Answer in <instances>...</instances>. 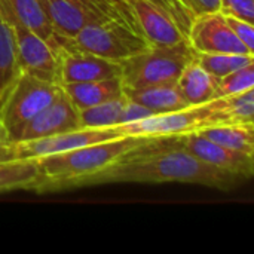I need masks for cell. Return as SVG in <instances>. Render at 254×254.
<instances>
[{"label":"cell","mask_w":254,"mask_h":254,"mask_svg":"<svg viewBox=\"0 0 254 254\" xmlns=\"http://www.w3.org/2000/svg\"><path fill=\"white\" fill-rule=\"evenodd\" d=\"M241 182L244 179L198 159L182 137H167L149 138L103 170L68 183L65 190L106 183H189L231 190Z\"/></svg>","instance_id":"cell-1"},{"label":"cell","mask_w":254,"mask_h":254,"mask_svg":"<svg viewBox=\"0 0 254 254\" xmlns=\"http://www.w3.org/2000/svg\"><path fill=\"white\" fill-rule=\"evenodd\" d=\"M147 140V137H119L34 159L40 177L31 192L65 190L68 183L103 170L121 155Z\"/></svg>","instance_id":"cell-2"},{"label":"cell","mask_w":254,"mask_h":254,"mask_svg":"<svg viewBox=\"0 0 254 254\" xmlns=\"http://www.w3.org/2000/svg\"><path fill=\"white\" fill-rule=\"evenodd\" d=\"M51 45L54 48L79 49L116 63L150 48L143 34L127 22L116 19L86 24L74 37H64L57 33Z\"/></svg>","instance_id":"cell-3"},{"label":"cell","mask_w":254,"mask_h":254,"mask_svg":"<svg viewBox=\"0 0 254 254\" xmlns=\"http://www.w3.org/2000/svg\"><path fill=\"white\" fill-rule=\"evenodd\" d=\"M196 58L189 40L173 46H150L146 51L121 61L124 88H143L177 82L183 68Z\"/></svg>","instance_id":"cell-4"},{"label":"cell","mask_w":254,"mask_h":254,"mask_svg":"<svg viewBox=\"0 0 254 254\" xmlns=\"http://www.w3.org/2000/svg\"><path fill=\"white\" fill-rule=\"evenodd\" d=\"M225 125L217 100H211L202 106L188 107L183 110L155 115L137 122L124 124L112 128L119 137H147L167 138L182 137L192 132H199L208 127Z\"/></svg>","instance_id":"cell-5"},{"label":"cell","mask_w":254,"mask_h":254,"mask_svg":"<svg viewBox=\"0 0 254 254\" xmlns=\"http://www.w3.org/2000/svg\"><path fill=\"white\" fill-rule=\"evenodd\" d=\"M60 92L61 85L21 73L0 107V118L7 131L9 143L16 141L28 121L48 107Z\"/></svg>","instance_id":"cell-6"},{"label":"cell","mask_w":254,"mask_h":254,"mask_svg":"<svg viewBox=\"0 0 254 254\" xmlns=\"http://www.w3.org/2000/svg\"><path fill=\"white\" fill-rule=\"evenodd\" d=\"M137 28L150 46H173L188 40L190 16L176 0H131Z\"/></svg>","instance_id":"cell-7"},{"label":"cell","mask_w":254,"mask_h":254,"mask_svg":"<svg viewBox=\"0 0 254 254\" xmlns=\"http://www.w3.org/2000/svg\"><path fill=\"white\" fill-rule=\"evenodd\" d=\"M119 138V135L112 129H74L68 132H61L51 137L24 140L7 143L0 147V161H15V159H39L43 156L61 153L70 149L101 143L107 140Z\"/></svg>","instance_id":"cell-8"},{"label":"cell","mask_w":254,"mask_h":254,"mask_svg":"<svg viewBox=\"0 0 254 254\" xmlns=\"http://www.w3.org/2000/svg\"><path fill=\"white\" fill-rule=\"evenodd\" d=\"M1 15L13 28L16 40V55L21 73L37 77L43 82L60 83V55L58 51L43 37L24 27L15 18L0 9Z\"/></svg>","instance_id":"cell-9"},{"label":"cell","mask_w":254,"mask_h":254,"mask_svg":"<svg viewBox=\"0 0 254 254\" xmlns=\"http://www.w3.org/2000/svg\"><path fill=\"white\" fill-rule=\"evenodd\" d=\"M188 40L195 52L254 55L234 34L220 10L193 16L188 27Z\"/></svg>","instance_id":"cell-10"},{"label":"cell","mask_w":254,"mask_h":254,"mask_svg":"<svg viewBox=\"0 0 254 254\" xmlns=\"http://www.w3.org/2000/svg\"><path fill=\"white\" fill-rule=\"evenodd\" d=\"M185 147L202 162L216 167L222 171L235 174L244 180L252 179L254 174V156L246 155L225 146H220L199 132L182 135Z\"/></svg>","instance_id":"cell-11"},{"label":"cell","mask_w":254,"mask_h":254,"mask_svg":"<svg viewBox=\"0 0 254 254\" xmlns=\"http://www.w3.org/2000/svg\"><path fill=\"white\" fill-rule=\"evenodd\" d=\"M60 55V83L121 77V63L71 48H55Z\"/></svg>","instance_id":"cell-12"},{"label":"cell","mask_w":254,"mask_h":254,"mask_svg":"<svg viewBox=\"0 0 254 254\" xmlns=\"http://www.w3.org/2000/svg\"><path fill=\"white\" fill-rule=\"evenodd\" d=\"M74 129H80L79 110L71 104V101L67 98L61 88L58 97L40 113H37L31 121H28L16 141L51 137Z\"/></svg>","instance_id":"cell-13"},{"label":"cell","mask_w":254,"mask_h":254,"mask_svg":"<svg viewBox=\"0 0 254 254\" xmlns=\"http://www.w3.org/2000/svg\"><path fill=\"white\" fill-rule=\"evenodd\" d=\"M124 94L128 100L147 107L155 115L171 113L189 107L177 86V82L158 83L143 88H124Z\"/></svg>","instance_id":"cell-14"},{"label":"cell","mask_w":254,"mask_h":254,"mask_svg":"<svg viewBox=\"0 0 254 254\" xmlns=\"http://www.w3.org/2000/svg\"><path fill=\"white\" fill-rule=\"evenodd\" d=\"M64 94L77 110L92 107L95 104L124 95L121 77H109L100 80H86L61 85Z\"/></svg>","instance_id":"cell-15"},{"label":"cell","mask_w":254,"mask_h":254,"mask_svg":"<svg viewBox=\"0 0 254 254\" xmlns=\"http://www.w3.org/2000/svg\"><path fill=\"white\" fill-rule=\"evenodd\" d=\"M217 77L204 70L196 58L189 63L177 79V86L189 107L202 106L214 100Z\"/></svg>","instance_id":"cell-16"},{"label":"cell","mask_w":254,"mask_h":254,"mask_svg":"<svg viewBox=\"0 0 254 254\" xmlns=\"http://www.w3.org/2000/svg\"><path fill=\"white\" fill-rule=\"evenodd\" d=\"M40 4L55 33L64 37H74L86 24H91L89 16L74 0H40Z\"/></svg>","instance_id":"cell-17"},{"label":"cell","mask_w":254,"mask_h":254,"mask_svg":"<svg viewBox=\"0 0 254 254\" xmlns=\"http://www.w3.org/2000/svg\"><path fill=\"white\" fill-rule=\"evenodd\" d=\"M0 9L49 43L54 40L57 33L43 10L40 0H0Z\"/></svg>","instance_id":"cell-18"},{"label":"cell","mask_w":254,"mask_h":254,"mask_svg":"<svg viewBox=\"0 0 254 254\" xmlns=\"http://www.w3.org/2000/svg\"><path fill=\"white\" fill-rule=\"evenodd\" d=\"M21 74L12 25L0 12V107Z\"/></svg>","instance_id":"cell-19"},{"label":"cell","mask_w":254,"mask_h":254,"mask_svg":"<svg viewBox=\"0 0 254 254\" xmlns=\"http://www.w3.org/2000/svg\"><path fill=\"white\" fill-rule=\"evenodd\" d=\"M199 134L220 146L254 156V124L216 125L199 131Z\"/></svg>","instance_id":"cell-20"},{"label":"cell","mask_w":254,"mask_h":254,"mask_svg":"<svg viewBox=\"0 0 254 254\" xmlns=\"http://www.w3.org/2000/svg\"><path fill=\"white\" fill-rule=\"evenodd\" d=\"M39 177V170L33 159L0 161V193L33 190Z\"/></svg>","instance_id":"cell-21"},{"label":"cell","mask_w":254,"mask_h":254,"mask_svg":"<svg viewBox=\"0 0 254 254\" xmlns=\"http://www.w3.org/2000/svg\"><path fill=\"white\" fill-rule=\"evenodd\" d=\"M125 101H127V97L124 94L118 98L79 110L80 128L82 129H109V128L118 127Z\"/></svg>","instance_id":"cell-22"},{"label":"cell","mask_w":254,"mask_h":254,"mask_svg":"<svg viewBox=\"0 0 254 254\" xmlns=\"http://www.w3.org/2000/svg\"><path fill=\"white\" fill-rule=\"evenodd\" d=\"M217 101L225 125L254 124V88L217 98Z\"/></svg>","instance_id":"cell-23"},{"label":"cell","mask_w":254,"mask_h":254,"mask_svg":"<svg viewBox=\"0 0 254 254\" xmlns=\"http://www.w3.org/2000/svg\"><path fill=\"white\" fill-rule=\"evenodd\" d=\"M196 61L199 65L207 70L214 77H223L250 63H254V55H243V54H207L196 52Z\"/></svg>","instance_id":"cell-24"},{"label":"cell","mask_w":254,"mask_h":254,"mask_svg":"<svg viewBox=\"0 0 254 254\" xmlns=\"http://www.w3.org/2000/svg\"><path fill=\"white\" fill-rule=\"evenodd\" d=\"M254 88V63H250L223 77L217 79L214 98H222Z\"/></svg>","instance_id":"cell-25"},{"label":"cell","mask_w":254,"mask_h":254,"mask_svg":"<svg viewBox=\"0 0 254 254\" xmlns=\"http://www.w3.org/2000/svg\"><path fill=\"white\" fill-rule=\"evenodd\" d=\"M223 15H229L250 24L254 22V0H220V9Z\"/></svg>","instance_id":"cell-26"},{"label":"cell","mask_w":254,"mask_h":254,"mask_svg":"<svg viewBox=\"0 0 254 254\" xmlns=\"http://www.w3.org/2000/svg\"><path fill=\"white\" fill-rule=\"evenodd\" d=\"M226 18V22L229 24L231 30L234 31V34L250 49L254 52V25L247 22V21H243V19H238V18H234V16H229V15H225Z\"/></svg>","instance_id":"cell-27"},{"label":"cell","mask_w":254,"mask_h":254,"mask_svg":"<svg viewBox=\"0 0 254 254\" xmlns=\"http://www.w3.org/2000/svg\"><path fill=\"white\" fill-rule=\"evenodd\" d=\"M150 116H155V113L152 110H149L147 107L127 98V101L124 104V109L121 112L119 125L137 122V121H141V119H146V118H150Z\"/></svg>","instance_id":"cell-28"},{"label":"cell","mask_w":254,"mask_h":254,"mask_svg":"<svg viewBox=\"0 0 254 254\" xmlns=\"http://www.w3.org/2000/svg\"><path fill=\"white\" fill-rule=\"evenodd\" d=\"M176 1L190 16V19L193 16L208 12H216L220 9V0H176Z\"/></svg>","instance_id":"cell-29"},{"label":"cell","mask_w":254,"mask_h":254,"mask_svg":"<svg viewBox=\"0 0 254 254\" xmlns=\"http://www.w3.org/2000/svg\"><path fill=\"white\" fill-rule=\"evenodd\" d=\"M7 143H9V135H7V131H6L3 122H1V118H0V147L7 144Z\"/></svg>","instance_id":"cell-30"},{"label":"cell","mask_w":254,"mask_h":254,"mask_svg":"<svg viewBox=\"0 0 254 254\" xmlns=\"http://www.w3.org/2000/svg\"><path fill=\"white\" fill-rule=\"evenodd\" d=\"M127 1H128V3H129V1H131V0H127Z\"/></svg>","instance_id":"cell-31"}]
</instances>
